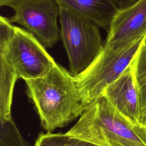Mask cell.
<instances>
[{"label": "cell", "mask_w": 146, "mask_h": 146, "mask_svg": "<svg viewBox=\"0 0 146 146\" xmlns=\"http://www.w3.org/2000/svg\"><path fill=\"white\" fill-rule=\"evenodd\" d=\"M25 82L27 95L48 131L65 126L85 109L75 76L57 63L46 75Z\"/></svg>", "instance_id": "6da1fadb"}, {"label": "cell", "mask_w": 146, "mask_h": 146, "mask_svg": "<svg viewBox=\"0 0 146 146\" xmlns=\"http://www.w3.org/2000/svg\"><path fill=\"white\" fill-rule=\"evenodd\" d=\"M67 133L99 146H146V126L130 121L103 95L86 106Z\"/></svg>", "instance_id": "7a4b0ae2"}, {"label": "cell", "mask_w": 146, "mask_h": 146, "mask_svg": "<svg viewBox=\"0 0 146 146\" xmlns=\"http://www.w3.org/2000/svg\"><path fill=\"white\" fill-rule=\"evenodd\" d=\"M60 39L75 76L86 70L98 56L104 43L100 27L90 20L60 6Z\"/></svg>", "instance_id": "3957f363"}, {"label": "cell", "mask_w": 146, "mask_h": 146, "mask_svg": "<svg viewBox=\"0 0 146 146\" xmlns=\"http://www.w3.org/2000/svg\"><path fill=\"white\" fill-rule=\"evenodd\" d=\"M145 36L139 37L115 48L103 47L89 67L75 76L85 108L102 95L107 86L116 80L128 66Z\"/></svg>", "instance_id": "277c9868"}, {"label": "cell", "mask_w": 146, "mask_h": 146, "mask_svg": "<svg viewBox=\"0 0 146 146\" xmlns=\"http://www.w3.org/2000/svg\"><path fill=\"white\" fill-rule=\"evenodd\" d=\"M18 78L25 81L46 75L56 64L33 34L15 26L14 32L3 50Z\"/></svg>", "instance_id": "5b68a950"}, {"label": "cell", "mask_w": 146, "mask_h": 146, "mask_svg": "<svg viewBox=\"0 0 146 146\" xmlns=\"http://www.w3.org/2000/svg\"><path fill=\"white\" fill-rule=\"evenodd\" d=\"M10 22L17 23L31 33L46 48L55 46L60 39L57 19L60 5L55 0H21L11 7Z\"/></svg>", "instance_id": "8992f818"}, {"label": "cell", "mask_w": 146, "mask_h": 146, "mask_svg": "<svg viewBox=\"0 0 146 146\" xmlns=\"http://www.w3.org/2000/svg\"><path fill=\"white\" fill-rule=\"evenodd\" d=\"M104 48L113 49L146 35V0L117 9L111 21Z\"/></svg>", "instance_id": "52a82bcc"}, {"label": "cell", "mask_w": 146, "mask_h": 146, "mask_svg": "<svg viewBox=\"0 0 146 146\" xmlns=\"http://www.w3.org/2000/svg\"><path fill=\"white\" fill-rule=\"evenodd\" d=\"M102 95L130 121L141 124L139 96L131 63L116 80L107 86Z\"/></svg>", "instance_id": "ba28073f"}, {"label": "cell", "mask_w": 146, "mask_h": 146, "mask_svg": "<svg viewBox=\"0 0 146 146\" xmlns=\"http://www.w3.org/2000/svg\"><path fill=\"white\" fill-rule=\"evenodd\" d=\"M58 3L108 30L117 9L109 0H55Z\"/></svg>", "instance_id": "9c48e42d"}, {"label": "cell", "mask_w": 146, "mask_h": 146, "mask_svg": "<svg viewBox=\"0 0 146 146\" xmlns=\"http://www.w3.org/2000/svg\"><path fill=\"white\" fill-rule=\"evenodd\" d=\"M16 72L0 50V121L12 119L11 105L14 86L18 79Z\"/></svg>", "instance_id": "30bf717a"}, {"label": "cell", "mask_w": 146, "mask_h": 146, "mask_svg": "<svg viewBox=\"0 0 146 146\" xmlns=\"http://www.w3.org/2000/svg\"><path fill=\"white\" fill-rule=\"evenodd\" d=\"M145 39L131 62V66L139 96L140 123L146 126V43Z\"/></svg>", "instance_id": "8fae6325"}, {"label": "cell", "mask_w": 146, "mask_h": 146, "mask_svg": "<svg viewBox=\"0 0 146 146\" xmlns=\"http://www.w3.org/2000/svg\"><path fill=\"white\" fill-rule=\"evenodd\" d=\"M35 146H99L86 140L68 133H41L38 137Z\"/></svg>", "instance_id": "7c38bea8"}, {"label": "cell", "mask_w": 146, "mask_h": 146, "mask_svg": "<svg viewBox=\"0 0 146 146\" xmlns=\"http://www.w3.org/2000/svg\"><path fill=\"white\" fill-rule=\"evenodd\" d=\"M0 146H31L23 137L13 119L0 121Z\"/></svg>", "instance_id": "4fadbf2b"}, {"label": "cell", "mask_w": 146, "mask_h": 146, "mask_svg": "<svg viewBox=\"0 0 146 146\" xmlns=\"http://www.w3.org/2000/svg\"><path fill=\"white\" fill-rule=\"evenodd\" d=\"M15 26L9 18L0 15V50H3L14 32Z\"/></svg>", "instance_id": "5bb4252c"}, {"label": "cell", "mask_w": 146, "mask_h": 146, "mask_svg": "<svg viewBox=\"0 0 146 146\" xmlns=\"http://www.w3.org/2000/svg\"><path fill=\"white\" fill-rule=\"evenodd\" d=\"M117 9H121L127 6L137 0H109Z\"/></svg>", "instance_id": "9a60e30c"}, {"label": "cell", "mask_w": 146, "mask_h": 146, "mask_svg": "<svg viewBox=\"0 0 146 146\" xmlns=\"http://www.w3.org/2000/svg\"><path fill=\"white\" fill-rule=\"evenodd\" d=\"M21 0H0V8L2 6H9L12 7Z\"/></svg>", "instance_id": "2e32d148"}, {"label": "cell", "mask_w": 146, "mask_h": 146, "mask_svg": "<svg viewBox=\"0 0 146 146\" xmlns=\"http://www.w3.org/2000/svg\"><path fill=\"white\" fill-rule=\"evenodd\" d=\"M145 43H146V37H145Z\"/></svg>", "instance_id": "e0dca14e"}]
</instances>
